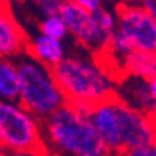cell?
Masks as SVG:
<instances>
[{"instance_id":"cell-1","label":"cell","mask_w":156,"mask_h":156,"mask_svg":"<svg viewBox=\"0 0 156 156\" xmlns=\"http://www.w3.org/2000/svg\"><path fill=\"white\" fill-rule=\"evenodd\" d=\"M42 133L50 156H112L89 115L67 101L42 120Z\"/></svg>"},{"instance_id":"cell-2","label":"cell","mask_w":156,"mask_h":156,"mask_svg":"<svg viewBox=\"0 0 156 156\" xmlns=\"http://www.w3.org/2000/svg\"><path fill=\"white\" fill-rule=\"evenodd\" d=\"M51 72L66 101L86 114L115 92V80L97 59L66 56L51 67Z\"/></svg>"},{"instance_id":"cell-3","label":"cell","mask_w":156,"mask_h":156,"mask_svg":"<svg viewBox=\"0 0 156 156\" xmlns=\"http://www.w3.org/2000/svg\"><path fill=\"white\" fill-rule=\"evenodd\" d=\"M19 67V103L33 112L39 120H44L66 103L53 72L45 64L36 61L28 53L16 58Z\"/></svg>"},{"instance_id":"cell-4","label":"cell","mask_w":156,"mask_h":156,"mask_svg":"<svg viewBox=\"0 0 156 156\" xmlns=\"http://www.w3.org/2000/svg\"><path fill=\"white\" fill-rule=\"evenodd\" d=\"M0 144L6 151H31L50 156L42 122L19 101L0 100Z\"/></svg>"},{"instance_id":"cell-5","label":"cell","mask_w":156,"mask_h":156,"mask_svg":"<svg viewBox=\"0 0 156 156\" xmlns=\"http://www.w3.org/2000/svg\"><path fill=\"white\" fill-rule=\"evenodd\" d=\"M117 28L137 51L156 53V20L137 3H122L117 8Z\"/></svg>"},{"instance_id":"cell-6","label":"cell","mask_w":156,"mask_h":156,"mask_svg":"<svg viewBox=\"0 0 156 156\" xmlns=\"http://www.w3.org/2000/svg\"><path fill=\"white\" fill-rule=\"evenodd\" d=\"M58 14L66 23L69 34L81 47L92 51L94 55H98L105 48L109 34L100 28L90 11H86L72 0H64Z\"/></svg>"},{"instance_id":"cell-7","label":"cell","mask_w":156,"mask_h":156,"mask_svg":"<svg viewBox=\"0 0 156 156\" xmlns=\"http://www.w3.org/2000/svg\"><path fill=\"white\" fill-rule=\"evenodd\" d=\"M114 108L119 122V134L125 150L151 147L154 142V129L151 117L137 111L114 95Z\"/></svg>"},{"instance_id":"cell-8","label":"cell","mask_w":156,"mask_h":156,"mask_svg":"<svg viewBox=\"0 0 156 156\" xmlns=\"http://www.w3.org/2000/svg\"><path fill=\"white\" fill-rule=\"evenodd\" d=\"M89 119L92 122L94 128L97 129L98 136L109 148L112 156H117L123 151L122 140L119 134V122L114 108V95L103 101H98L89 109Z\"/></svg>"},{"instance_id":"cell-9","label":"cell","mask_w":156,"mask_h":156,"mask_svg":"<svg viewBox=\"0 0 156 156\" xmlns=\"http://www.w3.org/2000/svg\"><path fill=\"white\" fill-rule=\"evenodd\" d=\"M114 95L137 111L148 114L150 117L156 115V103L153 101L150 84L145 78H139L133 75H122L115 80Z\"/></svg>"},{"instance_id":"cell-10","label":"cell","mask_w":156,"mask_h":156,"mask_svg":"<svg viewBox=\"0 0 156 156\" xmlns=\"http://www.w3.org/2000/svg\"><path fill=\"white\" fill-rule=\"evenodd\" d=\"M28 37L11 14L9 8L0 12V56L17 58L25 53Z\"/></svg>"},{"instance_id":"cell-11","label":"cell","mask_w":156,"mask_h":156,"mask_svg":"<svg viewBox=\"0 0 156 156\" xmlns=\"http://www.w3.org/2000/svg\"><path fill=\"white\" fill-rule=\"evenodd\" d=\"M25 53H28L36 61L45 64L47 67H53L59 61L66 58V45L61 39L50 37L47 34L37 33L33 37H28Z\"/></svg>"},{"instance_id":"cell-12","label":"cell","mask_w":156,"mask_h":156,"mask_svg":"<svg viewBox=\"0 0 156 156\" xmlns=\"http://www.w3.org/2000/svg\"><path fill=\"white\" fill-rule=\"evenodd\" d=\"M19 67L16 58L0 56V100H19Z\"/></svg>"},{"instance_id":"cell-13","label":"cell","mask_w":156,"mask_h":156,"mask_svg":"<svg viewBox=\"0 0 156 156\" xmlns=\"http://www.w3.org/2000/svg\"><path fill=\"white\" fill-rule=\"evenodd\" d=\"M123 75H133L139 78L150 80L156 75V53H147V51L133 50L122 64Z\"/></svg>"},{"instance_id":"cell-14","label":"cell","mask_w":156,"mask_h":156,"mask_svg":"<svg viewBox=\"0 0 156 156\" xmlns=\"http://www.w3.org/2000/svg\"><path fill=\"white\" fill-rule=\"evenodd\" d=\"M39 33L47 34L50 37L56 39H66L69 36L67 27L64 23L62 17L59 14H51V16H44L42 20L39 22Z\"/></svg>"},{"instance_id":"cell-15","label":"cell","mask_w":156,"mask_h":156,"mask_svg":"<svg viewBox=\"0 0 156 156\" xmlns=\"http://www.w3.org/2000/svg\"><path fill=\"white\" fill-rule=\"evenodd\" d=\"M92 14H94L97 23L100 25V28L106 34H111L115 30V27H117V16L114 14V12H111V11L100 6L98 9L92 11Z\"/></svg>"},{"instance_id":"cell-16","label":"cell","mask_w":156,"mask_h":156,"mask_svg":"<svg viewBox=\"0 0 156 156\" xmlns=\"http://www.w3.org/2000/svg\"><path fill=\"white\" fill-rule=\"evenodd\" d=\"M64 0H33V3L37 6V9L42 12V16H51L58 14Z\"/></svg>"},{"instance_id":"cell-17","label":"cell","mask_w":156,"mask_h":156,"mask_svg":"<svg viewBox=\"0 0 156 156\" xmlns=\"http://www.w3.org/2000/svg\"><path fill=\"white\" fill-rule=\"evenodd\" d=\"M117 156H156L151 147H144V148H134V150H125Z\"/></svg>"},{"instance_id":"cell-18","label":"cell","mask_w":156,"mask_h":156,"mask_svg":"<svg viewBox=\"0 0 156 156\" xmlns=\"http://www.w3.org/2000/svg\"><path fill=\"white\" fill-rule=\"evenodd\" d=\"M76 5H80L81 8H84L86 11H95L101 6V0H72Z\"/></svg>"},{"instance_id":"cell-19","label":"cell","mask_w":156,"mask_h":156,"mask_svg":"<svg viewBox=\"0 0 156 156\" xmlns=\"http://www.w3.org/2000/svg\"><path fill=\"white\" fill-rule=\"evenodd\" d=\"M139 3L144 6L150 14L153 16V19L156 20V0H139Z\"/></svg>"},{"instance_id":"cell-20","label":"cell","mask_w":156,"mask_h":156,"mask_svg":"<svg viewBox=\"0 0 156 156\" xmlns=\"http://www.w3.org/2000/svg\"><path fill=\"white\" fill-rule=\"evenodd\" d=\"M148 84H150V92H151V97H153V101L156 103V75L151 76L148 80Z\"/></svg>"},{"instance_id":"cell-21","label":"cell","mask_w":156,"mask_h":156,"mask_svg":"<svg viewBox=\"0 0 156 156\" xmlns=\"http://www.w3.org/2000/svg\"><path fill=\"white\" fill-rule=\"evenodd\" d=\"M5 156H41V154H36L31 151H6Z\"/></svg>"},{"instance_id":"cell-22","label":"cell","mask_w":156,"mask_h":156,"mask_svg":"<svg viewBox=\"0 0 156 156\" xmlns=\"http://www.w3.org/2000/svg\"><path fill=\"white\" fill-rule=\"evenodd\" d=\"M3 5H6L8 8L11 6V5H17V3H20V2H23V0H0Z\"/></svg>"},{"instance_id":"cell-23","label":"cell","mask_w":156,"mask_h":156,"mask_svg":"<svg viewBox=\"0 0 156 156\" xmlns=\"http://www.w3.org/2000/svg\"><path fill=\"white\" fill-rule=\"evenodd\" d=\"M151 120H153V129H154V139H156V115L151 117Z\"/></svg>"},{"instance_id":"cell-24","label":"cell","mask_w":156,"mask_h":156,"mask_svg":"<svg viewBox=\"0 0 156 156\" xmlns=\"http://www.w3.org/2000/svg\"><path fill=\"white\" fill-rule=\"evenodd\" d=\"M5 154H6V148L0 144V156H5Z\"/></svg>"},{"instance_id":"cell-25","label":"cell","mask_w":156,"mask_h":156,"mask_svg":"<svg viewBox=\"0 0 156 156\" xmlns=\"http://www.w3.org/2000/svg\"><path fill=\"white\" fill-rule=\"evenodd\" d=\"M139 0H123V3H137Z\"/></svg>"},{"instance_id":"cell-26","label":"cell","mask_w":156,"mask_h":156,"mask_svg":"<svg viewBox=\"0 0 156 156\" xmlns=\"http://www.w3.org/2000/svg\"><path fill=\"white\" fill-rule=\"evenodd\" d=\"M5 8H8V6H6V5H3L2 2H0V12H2V11H3Z\"/></svg>"},{"instance_id":"cell-27","label":"cell","mask_w":156,"mask_h":156,"mask_svg":"<svg viewBox=\"0 0 156 156\" xmlns=\"http://www.w3.org/2000/svg\"><path fill=\"white\" fill-rule=\"evenodd\" d=\"M151 148H153V151L156 153V139H154V142H153V144H151Z\"/></svg>"}]
</instances>
